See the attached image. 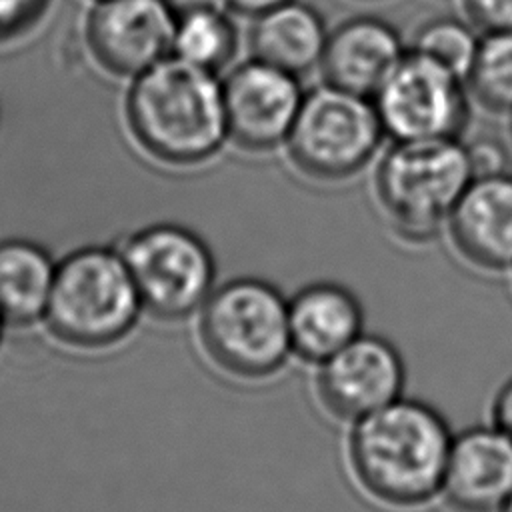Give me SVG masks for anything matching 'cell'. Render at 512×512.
<instances>
[{"label":"cell","mask_w":512,"mask_h":512,"mask_svg":"<svg viewBox=\"0 0 512 512\" xmlns=\"http://www.w3.org/2000/svg\"><path fill=\"white\" fill-rule=\"evenodd\" d=\"M4 326H6V320H4V316L0 314V346H2V340H4Z\"/></svg>","instance_id":"4316f807"},{"label":"cell","mask_w":512,"mask_h":512,"mask_svg":"<svg viewBox=\"0 0 512 512\" xmlns=\"http://www.w3.org/2000/svg\"><path fill=\"white\" fill-rule=\"evenodd\" d=\"M198 340L206 358L234 380L276 378L294 356L288 298L258 276L214 286L198 310Z\"/></svg>","instance_id":"277c9868"},{"label":"cell","mask_w":512,"mask_h":512,"mask_svg":"<svg viewBox=\"0 0 512 512\" xmlns=\"http://www.w3.org/2000/svg\"><path fill=\"white\" fill-rule=\"evenodd\" d=\"M476 30L468 18L434 16L416 28L410 48L464 78L482 34Z\"/></svg>","instance_id":"ffe728a7"},{"label":"cell","mask_w":512,"mask_h":512,"mask_svg":"<svg viewBox=\"0 0 512 512\" xmlns=\"http://www.w3.org/2000/svg\"><path fill=\"white\" fill-rule=\"evenodd\" d=\"M468 158L474 176L482 174H494L504 172L508 164V156L504 146L494 138H476L472 142H466Z\"/></svg>","instance_id":"603a6c76"},{"label":"cell","mask_w":512,"mask_h":512,"mask_svg":"<svg viewBox=\"0 0 512 512\" xmlns=\"http://www.w3.org/2000/svg\"><path fill=\"white\" fill-rule=\"evenodd\" d=\"M504 512H512V496H510V500H508V504H506Z\"/></svg>","instance_id":"83f0119b"},{"label":"cell","mask_w":512,"mask_h":512,"mask_svg":"<svg viewBox=\"0 0 512 512\" xmlns=\"http://www.w3.org/2000/svg\"><path fill=\"white\" fill-rule=\"evenodd\" d=\"M474 178L462 138L390 142L374 166V200L404 244L424 246L440 236Z\"/></svg>","instance_id":"3957f363"},{"label":"cell","mask_w":512,"mask_h":512,"mask_svg":"<svg viewBox=\"0 0 512 512\" xmlns=\"http://www.w3.org/2000/svg\"><path fill=\"white\" fill-rule=\"evenodd\" d=\"M384 140L372 98L322 82L304 92L284 150L300 176L338 184L368 168Z\"/></svg>","instance_id":"8992f818"},{"label":"cell","mask_w":512,"mask_h":512,"mask_svg":"<svg viewBox=\"0 0 512 512\" xmlns=\"http://www.w3.org/2000/svg\"><path fill=\"white\" fill-rule=\"evenodd\" d=\"M124 114L134 142L166 166L206 164L228 144L222 78L176 56L132 78Z\"/></svg>","instance_id":"7a4b0ae2"},{"label":"cell","mask_w":512,"mask_h":512,"mask_svg":"<svg viewBox=\"0 0 512 512\" xmlns=\"http://www.w3.org/2000/svg\"><path fill=\"white\" fill-rule=\"evenodd\" d=\"M56 264L48 250L28 238L0 240V314L8 326L44 320Z\"/></svg>","instance_id":"e0dca14e"},{"label":"cell","mask_w":512,"mask_h":512,"mask_svg":"<svg viewBox=\"0 0 512 512\" xmlns=\"http://www.w3.org/2000/svg\"><path fill=\"white\" fill-rule=\"evenodd\" d=\"M142 312L156 320H184L214 290L216 264L208 244L190 228L170 222L134 232L120 250Z\"/></svg>","instance_id":"52a82bcc"},{"label":"cell","mask_w":512,"mask_h":512,"mask_svg":"<svg viewBox=\"0 0 512 512\" xmlns=\"http://www.w3.org/2000/svg\"><path fill=\"white\" fill-rule=\"evenodd\" d=\"M512 496V438L490 424L454 432L440 498L454 512H504Z\"/></svg>","instance_id":"7c38bea8"},{"label":"cell","mask_w":512,"mask_h":512,"mask_svg":"<svg viewBox=\"0 0 512 512\" xmlns=\"http://www.w3.org/2000/svg\"><path fill=\"white\" fill-rule=\"evenodd\" d=\"M464 82L476 104L494 114H512V30L480 34Z\"/></svg>","instance_id":"d6986e66"},{"label":"cell","mask_w":512,"mask_h":512,"mask_svg":"<svg viewBox=\"0 0 512 512\" xmlns=\"http://www.w3.org/2000/svg\"><path fill=\"white\" fill-rule=\"evenodd\" d=\"M142 304L120 252L84 246L66 254L54 272L44 322L50 334L76 350H104L122 342Z\"/></svg>","instance_id":"5b68a950"},{"label":"cell","mask_w":512,"mask_h":512,"mask_svg":"<svg viewBox=\"0 0 512 512\" xmlns=\"http://www.w3.org/2000/svg\"><path fill=\"white\" fill-rule=\"evenodd\" d=\"M444 232L466 266L488 274L512 270V174L504 170L474 176Z\"/></svg>","instance_id":"4fadbf2b"},{"label":"cell","mask_w":512,"mask_h":512,"mask_svg":"<svg viewBox=\"0 0 512 512\" xmlns=\"http://www.w3.org/2000/svg\"><path fill=\"white\" fill-rule=\"evenodd\" d=\"M362 2H376V0H362Z\"/></svg>","instance_id":"f546056e"},{"label":"cell","mask_w":512,"mask_h":512,"mask_svg":"<svg viewBox=\"0 0 512 512\" xmlns=\"http://www.w3.org/2000/svg\"><path fill=\"white\" fill-rule=\"evenodd\" d=\"M176 16L194 10H230L226 0H168Z\"/></svg>","instance_id":"484cf974"},{"label":"cell","mask_w":512,"mask_h":512,"mask_svg":"<svg viewBox=\"0 0 512 512\" xmlns=\"http://www.w3.org/2000/svg\"><path fill=\"white\" fill-rule=\"evenodd\" d=\"M174 30L176 12L168 0H96L84 40L98 68L132 80L172 56Z\"/></svg>","instance_id":"8fae6325"},{"label":"cell","mask_w":512,"mask_h":512,"mask_svg":"<svg viewBox=\"0 0 512 512\" xmlns=\"http://www.w3.org/2000/svg\"><path fill=\"white\" fill-rule=\"evenodd\" d=\"M52 0H0V44L30 34L46 16Z\"/></svg>","instance_id":"44dd1931"},{"label":"cell","mask_w":512,"mask_h":512,"mask_svg":"<svg viewBox=\"0 0 512 512\" xmlns=\"http://www.w3.org/2000/svg\"><path fill=\"white\" fill-rule=\"evenodd\" d=\"M466 18L480 32L512 30V0H460Z\"/></svg>","instance_id":"7402d4cb"},{"label":"cell","mask_w":512,"mask_h":512,"mask_svg":"<svg viewBox=\"0 0 512 512\" xmlns=\"http://www.w3.org/2000/svg\"><path fill=\"white\" fill-rule=\"evenodd\" d=\"M406 364L400 350L380 334L362 332L316 364L314 394L336 422H358L404 396Z\"/></svg>","instance_id":"30bf717a"},{"label":"cell","mask_w":512,"mask_h":512,"mask_svg":"<svg viewBox=\"0 0 512 512\" xmlns=\"http://www.w3.org/2000/svg\"><path fill=\"white\" fill-rule=\"evenodd\" d=\"M288 328L294 358L316 366L364 332V308L344 284L310 282L288 298Z\"/></svg>","instance_id":"9a60e30c"},{"label":"cell","mask_w":512,"mask_h":512,"mask_svg":"<svg viewBox=\"0 0 512 512\" xmlns=\"http://www.w3.org/2000/svg\"><path fill=\"white\" fill-rule=\"evenodd\" d=\"M304 92L298 76L258 58L232 64L222 78L228 142L254 156L284 148Z\"/></svg>","instance_id":"9c48e42d"},{"label":"cell","mask_w":512,"mask_h":512,"mask_svg":"<svg viewBox=\"0 0 512 512\" xmlns=\"http://www.w3.org/2000/svg\"><path fill=\"white\" fill-rule=\"evenodd\" d=\"M372 100L390 142L462 138L470 122L464 78L410 46Z\"/></svg>","instance_id":"ba28073f"},{"label":"cell","mask_w":512,"mask_h":512,"mask_svg":"<svg viewBox=\"0 0 512 512\" xmlns=\"http://www.w3.org/2000/svg\"><path fill=\"white\" fill-rule=\"evenodd\" d=\"M510 136H512V114H510Z\"/></svg>","instance_id":"f1b7e54d"},{"label":"cell","mask_w":512,"mask_h":512,"mask_svg":"<svg viewBox=\"0 0 512 512\" xmlns=\"http://www.w3.org/2000/svg\"><path fill=\"white\" fill-rule=\"evenodd\" d=\"M406 52L394 24L358 14L330 28L318 70L322 82L372 98Z\"/></svg>","instance_id":"5bb4252c"},{"label":"cell","mask_w":512,"mask_h":512,"mask_svg":"<svg viewBox=\"0 0 512 512\" xmlns=\"http://www.w3.org/2000/svg\"><path fill=\"white\" fill-rule=\"evenodd\" d=\"M454 432L432 404L400 396L350 424L344 442L354 486L390 512H416L440 498Z\"/></svg>","instance_id":"6da1fadb"},{"label":"cell","mask_w":512,"mask_h":512,"mask_svg":"<svg viewBox=\"0 0 512 512\" xmlns=\"http://www.w3.org/2000/svg\"><path fill=\"white\" fill-rule=\"evenodd\" d=\"M328 32L316 6L292 0L252 18L248 50L252 58L302 78L320 66Z\"/></svg>","instance_id":"2e32d148"},{"label":"cell","mask_w":512,"mask_h":512,"mask_svg":"<svg viewBox=\"0 0 512 512\" xmlns=\"http://www.w3.org/2000/svg\"><path fill=\"white\" fill-rule=\"evenodd\" d=\"M492 420L512 438V376L498 388L492 400Z\"/></svg>","instance_id":"cb8c5ba5"},{"label":"cell","mask_w":512,"mask_h":512,"mask_svg":"<svg viewBox=\"0 0 512 512\" xmlns=\"http://www.w3.org/2000/svg\"><path fill=\"white\" fill-rule=\"evenodd\" d=\"M230 12L240 14V16H248V18H256L276 6H282L286 2L292 0H226Z\"/></svg>","instance_id":"d4e9b609"},{"label":"cell","mask_w":512,"mask_h":512,"mask_svg":"<svg viewBox=\"0 0 512 512\" xmlns=\"http://www.w3.org/2000/svg\"><path fill=\"white\" fill-rule=\"evenodd\" d=\"M230 14V10L178 14L172 56L212 74L230 68L240 44V34Z\"/></svg>","instance_id":"ac0fdd59"}]
</instances>
